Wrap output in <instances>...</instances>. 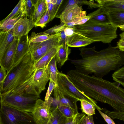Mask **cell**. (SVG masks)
<instances>
[{
    "label": "cell",
    "instance_id": "1",
    "mask_svg": "<svg viewBox=\"0 0 124 124\" xmlns=\"http://www.w3.org/2000/svg\"><path fill=\"white\" fill-rule=\"evenodd\" d=\"M124 52L110 45L93 56L70 60L76 70L85 75L93 73L101 78L111 70L116 71L124 65Z\"/></svg>",
    "mask_w": 124,
    "mask_h": 124
},
{
    "label": "cell",
    "instance_id": "2",
    "mask_svg": "<svg viewBox=\"0 0 124 124\" xmlns=\"http://www.w3.org/2000/svg\"><path fill=\"white\" fill-rule=\"evenodd\" d=\"M33 76L17 88L0 95V103L21 111L32 113L40 97V94L31 83Z\"/></svg>",
    "mask_w": 124,
    "mask_h": 124
},
{
    "label": "cell",
    "instance_id": "3",
    "mask_svg": "<svg viewBox=\"0 0 124 124\" xmlns=\"http://www.w3.org/2000/svg\"><path fill=\"white\" fill-rule=\"evenodd\" d=\"M30 51L7 73L2 87L0 95L7 93L28 81L34 75L36 70Z\"/></svg>",
    "mask_w": 124,
    "mask_h": 124
},
{
    "label": "cell",
    "instance_id": "4",
    "mask_svg": "<svg viewBox=\"0 0 124 124\" xmlns=\"http://www.w3.org/2000/svg\"><path fill=\"white\" fill-rule=\"evenodd\" d=\"M1 124H37L32 113L21 111L0 103Z\"/></svg>",
    "mask_w": 124,
    "mask_h": 124
},
{
    "label": "cell",
    "instance_id": "5",
    "mask_svg": "<svg viewBox=\"0 0 124 124\" xmlns=\"http://www.w3.org/2000/svg\"><path fill=\"white\" fill-rule=\"evenodd\" d=\"M58 87L77 99L79 101L83 100L87 101L93 105L97 110H103L102 109L97 105L94 100L80 91L74 85L67 75L62 72H59L58 75Z\"/></svg>",
    "mask_w": 124,
    "mask_h": 124
},
{
    "label": "cell",
    "instance_id": "6",
    "mask_svg": "<svg viewBox=\"0 0 124 124\" xmlns=\"http://www.w3.org/2000/svg\"><path fill=\"white\" fill-rule=\"evenodd\" d=\"M60 35V32L56 36L42 42H29L30 51L34 63L53 48L59 47Z\"/></svg>",
    "mask_w": 124,
    "mask_h": 124
},
{
    "label": "cell",
    "instance_id": "7",
    "mask_svg": "<svg viewBox=\"0 0 124 124\" xmlns=\"http://www.w3.org/2000/svg\"><path fill=\"white\" fill-rule=\"evenodd\" d=\"M54 99L50 97L48 99L43 101L39 99L32 113L35 121L37 124H47L51 117V106Z\"/></svg>",
    "mask_w": 124,
    "mask_h": 124
},
{
    "label": "cell",
    "instance_id": "8",
    "mask_svg": "<svg viewBox=\"0 0 124 124\" xmlns=\"http://www.w3.org/2000/svg\"><path fill=\"white\" fill-rule=\"evenodd\" d=\"M54 100L51 105V110L56 107L65 106L70 107L78 113L77 102L79 100L58 86L54 89Z\"/></svg>",
    "mask_w": 124,
    "mask_h": 124
},
{
    "label": "cell",
    "instance_id": "9",
    "mask_svg": "<svg viewBox=\"0 0 124 124\" xmlns=\"http://www.w3.org/2000/svg\"><path fill=\"white\" fill-rule=\"evenodd\" d=\"M19 39L16 38L7 48L0 59V67L4 68L7 73L12 68L14 62L16 49Z\"/></svg>",
    "mask_w": 124,
    "mask_h": 124
},
{
    "label": "cell",
    "instance_id": "10",
    "mask_svg": "<svg viewBox=\"0 0 124 124\" xmlns=\"http://www.w3.org/2000/svg\"><path fill=\"white\" fill-rule=\"evenodd\" d=\"M49 80L48 65L44 68L36 70L31 83L40 94L45 89L46 84Z\"/></svg>",
    "mask_w": 124,
    "mask_h": 124
},
{
    "label": "cell",
    "instance_id": "11",
    "mask_svg": "<svg viewBox=\"0 0 124 124\" xmlns=\"http://www.w3.org/2000/svg\"><path fill=\"white\" fill-rule=\"evenodd\" d=\"M35 24L32 19L24 17L21 18L13 29L14 35L19 39L28 34Z\"/></svg>",
    "mask_w": 124,
    "mask_h": 124
},
{
    "label": "cell",
    "instance_id": "12",
    "mask_svg": "<svg viewBox=\"0 0 124 124\" xmlns=\"http://www.w3.org/2000/svg\"><path fill=\"white\" fill-rule=\"evenodd\" d=\"M30 51L29 37L27 34L21 37L19 39L12 67L16 65Z\"/></svg>",
    "mask_w": 124,
    "mask_h": 124
},
{
    "label": "cell",
    "instance_id": "13",
    "mask_svg": "<svg viewBox=\"0 0 124 124\" xmlns=\"http://www.w3.org/2000/svg\"><path fill=\"white\" fill-rule=\"evenodd\" d=\"M82 6L77 4L66 7L62 13L57 17L61 22L66 24L78 15L83 11Z\"/></svg>",
    "mask_w": 124,
    "mask_h": 124
},
{
    "label": "cell",
    "instance_id": "14",
    "mask_svg": "<svg viewBox=\"0 0 124 124\" xmlns=\"http://www.w3.org/2000/svg\"><path fill=\"white\" fill-rule=\"evenodd\" d=\"M101 8L107 11H121L124 12V2L123 0H96Z\"/></svg>",
    "mask_w": 124,
    "mask_h": 124
},
{
    "label": "cell",
    "instance_id": "15",
    "mask_svg": "<svg viewBox=\"0 0 124 124\" xmlns=\"http://www.w3.org/2000/svg\"><path fill=\"white\" fill-rule=\"evenodd\" d=\"M16 38L13 35V29L8 31H0V59Z\"/></svg>",
    "mask_w": 124,
    "mask_h": 124
},
{
    "label": "cell",
    "instance_id": "16",
    "mask_svg": "<svg viewBox=\"0 0 124 124\" xmlns=\"http://www.w3.org/2000/svg\"><path fill=\"white\" fill-rule=\"evenodd\" d=\"M95 42L84 36L75 33L72 36L68 37L67 44L70 47L85 46Z\"/></svg>",
    "mask_w": 124,
    "mask_h": 124
},
{
    "label": "cell",
    "instance_id": "17",
    "mask_svg": "<svg viewBox=\"0 0 124 124\" xmlns=\"http://www.w3.org/2000/svg\"><path fill=\"white\" fill-rule=\"evenodd\" d=\"M69 47L67 44L60 45L59 46L55 57L60 67H61L68 59V56L71 52Z\"/></svg>",
    "mask_w": 124,
    "mask_h": 124
},
{
    "label": "cell",
    "instance_id": "18",
    "mask_svg": "<svg viewBox=\"0 0 124 124\" xmlns=\"http://www.w3.org/2000/svg\"><path fill=\"white\" fill-rule=\"evenodd\" d=\"M59 47H54L43 56L36 62L34 66L36 69L44 68L47 66L56 54Z\"/></svg>",
    "mask_w": 124,
    "mask_h": 124
},
{
    "label": "cell",
    "instance_id": "19",
    "mask_svg": "<svg viewBox=\"0 0 124 124\" xmlns=\"http://www.w3.org/2000/svg\"><path fill=\"white\" fill-rule=\"evenodd\" d=\"M92 19L102 24H110L107 11L102 8H99L96 10L89 14Z\"/></svg>",
    "mask_w": 124,
    "mask_h": 124
},
{
    "label": "cell",
    "instance_id": "20",
    "mask_svg": "<svg viewBox=\"0 0 124 124\" xmlns=\"http://www.w3.org/2000/svg\"><path fill=\"white\" fill-rule=\"evenodd\" d=\"M107 11L110 24L117 27L119 26L124 25V12Z\"/></svg>",
    "mask_w": 124,
    "mask_h": 124
},
{
    "label": "cell",
    "instance_id": "21",
    "mask_svg": "<svg viewBox=\"0 0 124 124\" xmlns=\"http://www.w3.org/2000/svg\"><path fill=\"white\" fill-rule=\"evenodd\" d=\"M34 6L35 9L32 19L35 24L43 15L47 7L46 0H38Z\"/></svg>",
    "mask_w": 124,
    "mask_h": 124
},
{
    "label": "cell",
    "instance_id": "22",
    "mask_svg": "<svg viewBox=\"0 0 124 124\" xmlns=\"http://www.w3.org/2000/svg\"><path fill=\"white\" fill-rule=\"evenodd\" d=\"M58 33L49 34L44 32L37 34L35 32H32L31 36L29 37V42L33 43L42 42L56 36Z\"/></svg>",
    "mask_w": 124,
    "mask_h": 124
},
{
    "label": "cell",
    "instance_id": "23",
    "mask_svg": "<svg viewBox=\"0 0 124 124\" xmlns=\"http://www.w3.org/2000/svg\"><path fill=\"white\" fill-rule=\"evenodd\" d=\"M56 63L55 56L48 65V71L50 79L52 80L57 86L58 76L59 72L57 68Z\"/></svg>",
    "mask_w": 124,
    "mask_h": 124
},
{
    "label": "cell",
    "instance_id": "24",
    "mask_svg": "<svg viewBox=\"0 0 124 124\" xmlns=\"http://www.w3.org/2000/svg\"><path fill=\"white\" fill-rule=\"evenodd\" d=\"M24 17V12H22L17 17L6 20L0 24V30L8 31L12 29L17 23Z\"/></svg>",
    "mask_w": 124,
    "mask_h": 124
},
{
    "label": "cell",
    "instance_id": "25",
    "mask_svg": "<svg viewBox=\"0 0 124 124\" xmlns=\"http://www.w3.org/2000/svg\"><path fill=\"white\" fill-rule=\"evenodd\" d=\"M24 5L23 0H20L8 16L1 21L0 24L8 19L18 16L22 12H24Z\"/></svg>",
    "mask_w": 124,
    "mask_h": 124
},
{
    "label": "cell",
    "instance_id": "26",
    "mask_svg": "<svg viewBox=\"0 0 124 124\" xmlns=\"http://www.w3.org/2000/svg\"><path fill=\"white\" fill-rule=\"evenodd\" d=\"M51 111V115L47 124H60L65 117L56 108Z\"/></svg>",
    "mask_w": 124,
    "mask_h": 124
},
{
    "label": "cell",
    "instance_id": "27",
    "mask_svg": "<svg viewBox=\"0 0 124 124\" xmlns=\"http://www.w3.org/2000/svg\"><path fill=\"white\" fill-rule=\"evenodd\" d=\"M24 17L32 19L34 12L35 6L31 0H23Z\"/></svg>",
    "mask_w": 124,
    "mask_h": 124
},
{
    "label": "cell",
    "instance_id": "28",
    "mask_svg": "<svg viewBox=\"0 0 124 124\" xmlns=\"http://www.w3.org/2000/svg\"><path fill=\"white\" fill-rule=\"evenodd\" d=\"M85 115L84 113H78L72 117H65L60 124H80Z\"/></svg>",
    "mask_w": 124,
    "mask_h": 124
},
{
    "label": "cell",
    "instance_id": "29",
    "mask_svg": "<svg viewBox=\"0 0 124 124\" xmlns=\"http://www.w3.org/2000/svg\"><path fill=\"white\" fill-rule=\"evenodd\" d=\"M81 109L83 113L87 115L95 114V107L93 104L86 101L81 100Z\"/></svg>",
    "mask_w": 124,
    "mask_h": 124
},
{
    "label": "cell",
    "instance_id": "30",
    "mask_svg": "<svg viewBox=\"0 0 124 124\" xmlns=\"http://www.w3.org/2000/svg\"><path fill=\"white\" fill-rule=\"evenodd\" d=\"M112 77L114 81L124 86V67L114 72Z\"/></svg>",
    "mask_w": 124,
    "mask_h": 124
},
{
    "label": "cell",
    "instance_id": "31",
    "mask_svg": "<svg viewBox=\"0 0 124 124\" xmlns=\"http://www.w3.org/2000/svg\"><path fill=\"white\" fill-rule=\"evenodd\" d=\"M56 108L66 117L69 118L72 117L78 113L74 110L69 107L65 106H57L55 108Z\"/></svg>",
    "mask_w": 124,
    "mask_h": 124
},
{
    "label": "cell",
    "instance_id": "32",
    "mask_svg": "<svg viewBox=\"0 0 124 124\" xmlns=\"http://www.w3.org/2000/svg\"><path fill=\"white\" fill-rule=\"evenodd\" d=\"M95 46L91 48L82 47L79 49L80 51V55L82 58H85L93 56L95 54L96 51L95 49Z\"/></svg>",
    "mask_w": 124,
    "mask_h": 124
},
{
    "label": "cell",
    "instance_id": "33",
    "mask_svg": "<svg viewBox=\"0 0 124 124\" xmlns=\"http://www.w3.org/2000/svg\"><path fill=\"white\" fill-rule=\"evenodd\" d=\"M50 18V16L47 8L40 18L35 23V27L39 26L43 28L49 22Z\"/></svg>",
    "mask_w": 124,
    "mask_h": 124
},
{
    "label": "cell",
    "instance_id": "34",
    "mask_svg": "<svg viewBox=\"0 0 124 124\" xmlns=\"http://www.w3.org/2000/svg\"><path fill=\"white\" fill-rule=\"evenodd\" d=\"M104 113L113 119H117L124 121V112L111 111L106 109H102Z\"/></svg>",
    "mask_w": 124,
    "mask_h": 124
},
{
    "label": "cell",
    "instance_id": "35",
    "mask_svg": "<svg viewBox=\"0 0 124 124\" xmlns=\"http://www.w3.org/2000/svg\"><path fill=\"white\" fill-rule=\"evenodd\" d=\"M68 27L66 24L61 22L59 25H55L44 32L49 34H55L64 31L65 29Z\"/></svg>",
    "mask_w": 124,
    "mask_h": 124
},
{
    "label": "cell",
    "instance_id": "36",
    "mask_svg": "<svg viewBox=\"0 0 124 124\" xmlns=\"http://www.w3.org/2000/svg\"><path fill=\"white\" fill-rule=\"evenodd\" d=\"M86 12L85 11H82L76 17L70 22L66 24L68 27H73L86 16Z\"/></svg>",
    "mask_w": 124,
    "mask_h": 124
},
{
    "label": "cell",
    "instance_id": "37",
    "mask_svg": "<svg viewBox=\"0 0 124 124\" xmlns=\"http://www.w3.org/2000/svg\"><path fill=\"white\" fill-rule=\"evenodd\" d=\"M63 1V0H57L56 4L54 5L49 22L56 17Z\"/></svg>",
    "mask_w": 124,
    "mask_h": 124
},
{
    "label": "cell",
    "instance_id": "38",
    "mask_svg": "<svg viewBox=\"0 0 124 124\" xmlns=\"http://www.w3.org/2000/svg\"><path fill=\"white\" fill-rule=\"evenodd\" d=\"M76 3L78 5V4H84L89 5L90 7L94 8H101L99 5L98 3L94 2L93 0L87 1L86 0H76Z\"/></svg>",
    "mask_w": 124,
    "mask_h": 124
},
{
    "label": "cell",
    "instance_id": "39",
    "mask_svg": "<svg viewBox=\"0 0 124 124\" xmlns=\"http://www.w3.org/2000/svg\"><path fill=\"white\" fill-rule=\"evenodd\" d=\"M49 80V86L46 94L45 101L48 99L53 90L55 87L57 86L52 80L51 79Z\"/></svg>",
    "mask_w": 124,
    "mask_h": 124
},
{
    "label": "cell",
    "instance_id": "40",
    "mask_svg": "<svg viewBox=\"0 0 124 124\" xmlns=\"http://www.w3.org/2000/svg\"><path fill=\"white\" fill-rule=\"evenodd\" d=\"M6 70L4 68L1 67L0 69V87L2 86L3 82L7 76Z\"/></svg>",
    "mask_w": 124,
    "mask_h": 124
},
{
    "label": "cell",
    "instance_id": "41",
    "mask_svg": "<svg viewBox=\"0 0 124 124\" xmlns=\"http://www.w3.org/2000/svg\"><path fill=\"white\" fill-rule=\"evenodd\" d=\"M80 124H94L93 115H85Z\"/></svg>",
    "mask_w": 124,
    "mask_h": 124
},
{
    "label": "cell",
    "instance_id": "42",
    "mask_svg": "<svg viewBox=\"0 0 124 124\" xmlns=\"http://www.w3.org/2000/svg\"><path fill=\"white\" fill-rule=\"evenodd\" d=\"M64 31L65 35L67 37H70L72 36L75 33L74 26L68 27L65 29Z\"/></svg>",
    "mask_w": 124,
    "mask_h": 124
},
{
    "label": "cell",
    "instance_id": "43",
    "mask_svg": "<svg viewBox=\"0 0 124 124\" xmlns=\"http://www.w3.org/2000/svg\"><path fill=\"white\" fill-rule=\"evenodd\" d=\"M97 110L108 124H116L110 117L103 112L100 110L98 109Z\"/></svg>",
    "mask_w": 124,
    "mask_h": 124
},
{
    "label": "cell",
    "instance_id": "44",
    "mask_svg": "<svg viewBox=\"0 0 124 124\" xmlns=\"http://www.w3.org/2000/svg\"><path fill=\"white\" fill-rule=\"evenodd\" d=\"M67 39L68 37L65 35L64 31L61 32L59 45L63 44H67Z\"/></svg>",
    "mask_w": 124,
    "mask_h": 124
},
{
    "label": "cell",
    "instance_id": "45",
    "mask_svg": "<svg viewBox=\"0 0 124 124\" xmlns=\"http://www.w3.org/2000/svg\"><path fill=\"white\" fill-rule=\"evenodd\" d=\"M116 47L124 52V40L120 39L117 42Z\"/></svg>",
    "mask_w": 124,
    "mask_h": 124
},
{
    "label": "cell",
    "instance_id": "46",
    "mask_svg": "<svg viewBox=\"0 0 124 124\" xmlns=\"http://www.w3.org/2000/svg\"><path fill=\"white\" fill-rule=\"evenodd\" d=\"M91 18L90 16L87 15L79 22L76 25H83L85 23Z\"/></svg>",
    "mask_w": 124,
    "mask_h": 124
},
{
    "label": "cell",
    "instance_id": "47",
    "mask_svg": "<svg viewBox=\"0 0 124 124\" xmlns=\"http://www.w3.org/2000/svg\"><path fill=\"white\" fill-rule=\"evenodd\" d=\"M54 5L51 3L47 4V9L50 16L51 14Z\"/></svg>",
    "mask_w": 124,
    "mask_h": 124
},
{
    "label": "cell",
    "instance_id": "48",
    "mask_svg": "<svg viewBox=\"0 0 124 124\" xmlns=\"http://www.w3.org/2000/svg\"><path fill=\"white\" fill-rule=\"evenodd\" d=\"M120 39L124 40V31L119 34Z\"/></svg>",
    "mask_w": 124,
    "mask_h": 124
},
{
    "label": "cell",
    "instance_id": "49",
    "mask_svg": "<svg viewBox=\"0 0 124 124\" xmlns=\"http://www.w3.org/2000/svg\"><path fill=\"white\" fill-rule=\"evenodd\" d=\"M117 27L119 28L121 30L124 31V25L119 26Z\"/></svg>",
    "mask_w": 124,
    "mask_h": 124
},
{
    "label": "cell",
    "instance_id": "50",
    "mask_svg": "<svg viewBox=\"0 0 124 124\" xmlns=\"http://www.w3.org/2000/svg\"><path fill=\"white\" fill-rule=\"evenodd\" d=\"M57 0H51V3L54 5L56 3Z\"/></svg>",
    "mask_w": 124,
    "mask_h": 124
},
{
    "label": "cell",
    "instance_id": "51",
    "mask_svg": "<svg viewBox=\"0 0 124 124\" xmlns=\"http://www.w3.org/2000/svg\"><path fill=\"white\" fill-rule=\"evenodd\" d=\"M51 0H46V2L47 4L51 3Z\"/></svg>",
    "mask_w": 124,
    "mask_h": 124
},
{
    "label": "cell",
    "instance_id": "52",
    "mask_svg": "<svg viewBox=\"0 0 124 124\" xmlns=\"http://www.w3.org/2000/svg\"><path fill=\"white\" fill-rule=\"evenodd\" d=\"M123 1L124 2V0H123Z\"/></svg>",
    "mask_w": 124,
    "mask_h": 124
},
{
    "label": "cell",
    "instance_id": "53",
    "mask_svg": "<svg viewBox=\"0 0 124 124\" xmlns=\"http://www.w3.org/2000/svg\"><path fill=\"white\" fill-rule=\"evenodd\" d=\"M0 124H1V123H0Z\"/></svg>",
    "mask_w": 124,
    "mask_h": 124
}]
</instances>
